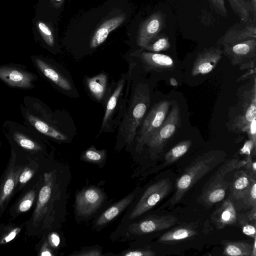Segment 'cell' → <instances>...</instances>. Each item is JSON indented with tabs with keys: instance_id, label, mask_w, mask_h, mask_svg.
I'll use <instances>...</instances> for the list:
<instances>
[{
	"instance_id": "obj_1",
	"label": "cell",
	"mask_w": 256,
	"mask_h": 256,
	"mask_svg": "<svg viewBox=\"0 0 256 256\" xmlns=\"http://www.w3.org/2000/svg\"><path fill=\"white\" fill-rule=\"evenodd\" d=\"M42 182L30 218L26 222V234L41 236L56 228L62 197L58 170L42 162Z\"/></svg>"
},
{
	"instance_id": "obj_2",
	"label": "cell",
	"mask_w": 256,
	"mask_h": 256,
	"mask_svg": "<svg viewBox=\"0 0 256 256\" xmlns=\"http://www.w3.org/2000/svg\"><path fill=\"white\" fill-rule=\"evenodd\" d=\"M2 131L10 146L23 156L42 161L46 153V148L40 134L26 125L12 120L5 121Z\"/></svg>"
},
{
	"instance_id": "obj_3",
	"label": "cell",
	"mask_w": 256,
	"mask_h": 256,
	"mask_svg": "<svg viewBox=\"0 0 256 256\" xmlns=\"http://www.w3.org/2000/svg\"><path fill=\"white\" fill-rule=\"evenodd\" d=\"M226 156L222 150H212L198 156L177 180L176 192L170 199L172 206L178 203L199 180L223 162Z\"/></svg>"
},
{
	"instance_id": "obj_4",
	"label": "cell",
	"mask_w": 256,
	"mask_h": 256,
	"mask_svg": "<svg viewBox=\"0 0 256 256\" xmlns=\"http://www.w3.org/2000/svg\"><path fill=\"white\" fill-rule=\"evenodd\" d=\"M150 96L148 86L140 84L136 88L128 110L120 127V132L125 142L131 144L136 130L148 108Z\"/></svg>"
},
{
	"instance_id": "obj_5",
	"label": "cell",
	"mask_w": 256,
	"mask_h": 256,
	"mask_svg": "<svg viewBox=\"0 0 256 256\" xmlns=\"http://www.w3.org/2000/svg\"><path fill=\"white\" fill-rule=\"evenodd\" d=\"M10 146V154L0 178V218L16 194L17 179L26 158Z\"/></svg>"
},
{
	"instance_id": "obj_6",
	"label": "cell",
	"mask_w": 256,
	"mask_h": 256,
	"mask_svg": "<svg viewBox=\"0 0 256 256\" xmlns=\"http://www.w3.org/2000/svg\"><path fill=\"white\" fill-rule=\"evenodd\" d=\"M181 124L179 106L174 102L168 114L160 126L150 136L145 145L152 158H156L161 154L166 144L174 134Z\"/></svg>"
},
{
	"instance_id": "obj_7",
	"label": "cell",
	"mask_w": 256,
	"mask_h": 256,
	"mask_svg": "<svg viewBox=\"0 0 256 256\" xmlns=\"http://www.w3.org/2000/svg\"><path fill=\"white\" fill-rule=\"evenodd\" d=\"M172 183L168 178H162L149 186L128 216L134 220L154 208L170 193Z\"/></svg>"
},
{
	"instance_id": "obj_8",
	"label": "cell",
	"mask_w": 256,
	"mask_h": 256,
	"mask_svg": "<svg viewBox=\"0 0 256 256\" xmlns=\"http://www.w3.org/2000/svg\"><path fill=\"white\" fill-rule=\"evenodd\" d=\"M222 54L233 66L240 70L254 66L256 61V38H250L235 44L224 46Z\"/></svg>"
},
{
	"instance_id": "obj_9",
	"label": "cell",
	"mask_w": 256,
	"mask_h": 256,
	"mask_svg": "<svg viewBox=\"0 0 256 256\" xmlns=\"http://www.w3.org/2000/svg\"><path fill=\"white\" fill-rule=\"evenodd\" d=\"M171 102L162 100L155 104L144 118L136 140L140 146L146 144L150 136L160 126L164 120Z\"/></svg>"
},
{
	"instance_id": "obj_10",
	"label": "cell",
	"mask_w": 256,
	"mask_h": 256,
	"mask_svg": "<svg viewBox=\"0 0 256 256\" xmlns=\"http://www.w3.org/2000/svg\"><path fill=\"white\" fill-rule=\"evenodd\" d=\"M42 182L41 164L38 174L24 188L20 196L10 208L8 214L11 220L28 212L35 204Z\"/></svg>"
},
{
	"instance_id": "obj_11",
	"label": "cell",
	"mask_w": 256,
	"mask_h": 256,
	"mask_svg": "<svg viewBox=\"0 0 256 256\" xmlns=\"http://www.w3.org/2000/svg\"><path fill=\"white\" fill-rule=\"evenodd\" d=\"M38 76L20 65L8 64L0 66V79L12 88L32 89Z\"/></svg>"
},
{
	"instance_id": "obj_12",
	"label": "cell",
	"mask_w": 256,
	"mask_h": 256,
	"mask_svg": "<svg viewBox=\"0 0 256 256\" xmlns=\"http://www.w3.org/2000/svg\"><path fill=\"white\" fill-rule=\"evenodd\" d=\"M240 112L232 121V130L236 132H246L251 122L256 116V84L254 78L252 87L242 95Z\"/></svg>"
},
{
	"instance_id": "obj_13",
	"label": "cell",
	"mask_w": 256,
	"mask_h": 256,
	"mask_svg": "<svg viewBox=\"0 0 256 256\" xmlns=\"http://www.w3.org/2000/svg\"><path fill=\"white\" fill-rule=\"evenodd\" d=\"M177 222V218L172 215L152 216L130 224L128 233L134 236L146 234L168 229Z\"/></svg>"
},
{
	"instance_id": "obj_14",
	"label": "cell",
	"mask_w": 256,
	"mask_h": 256,
	"mask_svg": "<svg viewBox=\"0 0 256 256\" xmlns=\"http://www.w3.org/2000/svg\"><path fill=\"white\" fill-rule=\"evenodd\" d=\"M104 192L98 188L92 186L80 192L76 198V210L78 215L86 216L94 214L104 200Z\"/></svg>"
},
{
	"instance_id": "obj_15",
	"label": "cell",
	"mask_w": 256,
	"mask_h": 256,
	"mask_svg": "<svg viewBox=\"0 0 256 256\" xmlns=\"http://www.w3.org/2000/svg\"><path fill=\"white\" fill-rule=\"evenodd\" d=\"M256 21L252 18L246 22H242L241 23L236 24L218 39L217 44L224 46L256 38Z\"/></svg>"
},
{
	"instance_id": "obj_16",
	"label": "cell",
	"mask_w": 256,
	"mask_h": 256,
	"mask_svg": "<svg viewBox=\"0 0 256 256\" xmlns=\"http://www.w3.org/2000/svg\"><path fill=\"white\" fill-rule=\"evenodd\" d=\"M165 15L158 11L151 15L142 24L138 35V44L142 48L157 36L166 26Z\"/></svg>"
},
{
	"instance_id": "obj_17",
	"label": "cell",
	"mask_w": 256,
	"mask_h": 256,
	"mask_svg": "<svg viewBox=\"0 0 256 256\" xmlns=\"http://www.w3.org/2000/svg\"><path fill=\"white\" fill-rule=\"evenodd\" d=\"M20 112L24 119V124L33 130L40 135L59 140H67V137L55 126L49 124L29 112L25 106L21 104Z\"/></svg>"
},
{
	"instance_id": "obj_18",
	"label": "cell",
	"mask_w": 256,
	"mask_h": 256,
	"mask_svg": "<svg viewBox=\"0 0 256 256\" xmlns=\"http://www.w3.org/2000/svg\"><path fill=\"white\" fill-rule=\"evenodd\" d=\"M222 50L218 47L205 48L196 56L192 69L193 76L210 72L222 58Z\"/></svg>"
},
{
	"instance_id": "obj_19",
	"label": "cell",
	"mask_w": 256,
	"mask_h": 256,
	"mask_svg": "<svg viewBox=\"0 0 256 256\" xmlns=\"http://www.w3.org/2000/svg\"><path fill=\"white\" fill-rule=\"evenodd\" d=\"M139 56L146 70L158 72L172 71L175 67L173 59L166 54L142 52Z\"/></svg>"
},
{
	"instance_id": "obj_20",
	"label": "cell",
	"mask_w": 256,
	"mask_h": 256,
	"mask_svg": "<svg viewBox=\"0 0 256 256\" xmlns=\"http://www.w3.org/2000/svg\"><path fill=\"white\" fill-rule=\"evenodd\" d=\"M31 60L38 71L44 77L63 90H70L72 89L71 84L68 80L44 58L32 56Z\"/></svg>"
},
{
	"instance_id": "obj_21",
	"label": "cell",
	"mask_w": 256,
	"mask_h": 256,
	"mask_svg": "<svg viewBox=\"0 0 256 256\" xmlns=\"http://www.w3.org/2000/svg\"><path fill=\"white\" fill-rule=\"evenodd\" d=\"M212 222L218 230L232 225L238 220L234 202L230 197L210 216Z\"/></svg>"
},
{
	"instance_id": "obj_22",
	"label": "cell",
	"mask_w": 256,
	"mask_h": 256,
	"mask_svg": "<svg viewBox=\"0 0 256 256\" xmlns=\"http://www.w3.org/2000/svg\"><path fill=\"white\" fill-rule=\"evenodd\" d=\"M256 174L246 169L236 172L233 180L229 184L231 196L240 200L252 182L256 180Z\"/></svg>"
},
{
	"instance_id": "obj_23",
	"label": "cell",
	"mask_w": 256,
	"mask_h": 256,
	"mask_svg": "<svg viewBox=\"0 0 256 256\" xmlns=\"http://www.w3.org/2000/svg\"><path fill=\"white\" fill-rule=\"evenodd\" d=\"M229 183L224 178L209 182V185L200 195L204 204L212 206L224 198Z\"/></svg>"
},
{
	"instance_id": "obj_24",
	"label": "cell",
	"mask_w": 256,
	"mask_h": 256,
	"mask_svg": "<svg viewBox=\"0 0 256 256\" xmlns=\"http://www.w3.org/2000/svg\"><path fill=\"white\" fill-rule=\"evenodd\" d=\"M136 196V192H132L111 206L97 218L96 226H102L110 222L132 202Z\"/></svg>"
},
{
	"instance_id": "obj_25",
	"label": "cell",
	"mask_w": 256,
	"mask_h": 256,
	"mask_svg": "<svg viewBox=\"0 0 256 256\" xmlns=\"http://www.w3.org/2000/svg\"><path fill=\"white\" fill-rule=\"evenodd\" d=\"M43 160L38 161L34 159L26 158L18 177L16 194L20 192L38 174Z\"/></svg>"
},
{
	"instance_id": "obj_26",
	"label": "cell",
	"mask_w": 256,
	"mask_h": 256,
	"mask_svg": "<svg viewBox=\"0 0 256 256\" xmlns=\"http://www.w3.org/2000/svg\"><path fill=\"white\" fill-rule=\"evenodd\" d=\"M124 20V16H120L105 21L94 34L90 42V47L95 48L102 44L109 34L120 26Z\"/></svg>"
},
{
	"instance_id": "obj_27",
	"label": "cell",
	"mask_w": 256,
	"mask_h": 256,
	"mask_svg": "<svg viewBox=\"0 0 256 256\" xmlns=\"http://www.w3.org/2000/svg\"><path fill=\"white\" fill-rule=\"evenodd\" d=\"M198 234L196 226L192 225L181 226L164 234L158 239L162 244H171L186 240Z\"/></svg>"
},
{
	"instance_id": "obj_28",
	"label": "cell",
	"mask_w": 256,
	"mask_h": 256,
	"mask_svg": "<svg viewBox=\"0 0 256 256\" xmlns=\"http://www.w3.org/2000/svg\"><path fill=\"white\" fill-rule=\"evenodd\" d=\"M192 144L190 140H182L172 148L165 155L164 161L158 168L160 170L178 160L189 150Z\"/></svg>"
},
{
	"instance_id": "obj_29",
	"label": "cell",
	"mask_w": 256,
	"mask_h": 256,
	"mask_svg": "<svg viewBox=\"0 0 256 256\" xmlns=\"http://www.w3.org/2000/svg\"><path fill=\"white\" fill-rule=\"evenodd\" d=\"M26 222L20 224L12 222L0 224V246L16 239L26 226Z\"/></svg>"
},
{
	"instance_id": "obj_30",
	"label": "cell",
	"mask_w": 256,
	"mask_h": 256,
	"mask_svg": "<svg viewBox=\"0 0 256 256\" xmlns=\"http://www.w3.org/2000/svg\"><path fill=\"white\" fill-rule=\"evenodd\" d=\"M252 246L246 242H226L222 254L227 256H252Z\"/></svg>"
},
{
	"instance_id": "obj_31",
	"label": "cell",
	"mask_w": 256,
	"mask_h": 256,
	"mask_svg": "<svg viewBox=\"0 0 256 256\" xmlns=\"http://www.w3.org/2000/svg\"><path fill=\"white\" fill-rule=\"evenodd\" d=\"M33 30L36 37L40 39L49 47L54 44V36L50 28L42 20L34 18L32 20Z\"/></svg>"
},
{
	"instance_id": "obj_32",
	"label": "cell",
	"mask_w": 256,
	"mask_h": 256,
	"mask_svg": "<svg viewBox=\"0 0 256 256\" xmlns=\"http://www.w3.org/2000/svg\"><path fill=\"white\" fill-rule=\"evenodd\" d=\"M106 84L107 76L104 74H100L87 79V84L90 93L98 100L104 96Z\"/></svg>"
},
{
	"instance_id": "obj_33",
	"label": "cell",
	"mask_w": 256,
	"mask_h": 256,
	"mask_svg": "<svg viewBox=\"0 0 256 256\" xmlns=\"http://www.w3.org/2000/svg\"><path fill=\"white\" fill-rule=\"evenodd\" d=\"M234 14L242 22H248L252 14L251 4L245 0H228Z\"/></svg>"
},
{
	"instance_id": "obj_34",
	"label": "cell",
	"mask_w": 256,
	"mask_h": 256,
	"mask_svg": "<svg viewBox=\"0 0 256 256\" xmlns=\"http://www.w3.org/2000/svg\"><path fill=\"white\" fill-rule=\"evenodd\" d=\"M246 163V160L238 161L236 158L228 160L220 166L212 176L210 178V181L223 178L228 172L244 166Z\"/></svg>"
},
{
	"instance_id": "obj_35",
	"label": "cell",
	"mask_w": 256,
	"mask_h": 256,
	"mask_svg": "<svg viewBox=\"0 0 256 256\" xmlns=\"http://www.w3.org/2000/svg\"><path fill=\"white\" fill-rule=\"evenodd\" d=\"M124 82V79H122L119 82L114 91L109 98L106 105L101 130L106 126L108 121L110 118L115 108L119 96L122 90Z\"/></svg>"
},
{
	"instance_id": "obj_36",
	"label": "cell",
	"mask_w": 256,
	"mask_h": 256,
	"mask_svg": "<svg viewBox=\"0 0 256 256\" xmlns=\"http://www.w3.org/2000/svg\"><path fill=\"white\" fill-rule=\"evenodd\" d=\"M169 38L165 34H159L152 39L144 49L152 52L166 50L170 48Z\"/></svg>"
},
{
	"instance_id": "obj_37",
	"label": "cell",
	"mask_w": 256,
	"mask_h": 256,
	"mask_svg": "<svg viewBox=\"0 0 256 256\" xmlns=\"http://www.w3.org/2000/svg\"><path fill=\"white\" fill-rule=\"evenodd\" d=\"M106 150H98L92 146L82 153L81 159L86 162L98 164L102 162L106 159Z\"/></svg>"
},
{
	"instance_id": "obj_38",
	"label": "cell",
	"mask_w": 256,
	"mask_h": 256,
	"mask_svg": "<svg viewBox=\"0 0 256 256\" xmlns=\"http://www.w3.org/2000/svg\"><path fill=\"white\" fill-rule=\"evenodd\" d=\"M240 200L247 208H252L256 206V180L252 182Z\"/></svg>"
},
{
	"instance_id": "obj_39",
	"label": "cell",
	"mask_w": 256,
	"mask_h": 256,
	"mask_svg": "<svg viewBox=\"0 0 256 256\" xmlns=\"http://www.w3.org/2000/svg\"><path fill=\"white\" fill-rule=\"evenodd\" d=\"M40 240L36 245L37 255L38 256H54V254L48 242L46 236L43 234Z\"/></svg>"
},
{
	"instance_id": "obj_40",
	"label": "cell",
	"mask_w": 256,
	"mask_h": 256,
	"mask_svg": "<svg viewBox=\"0 0 256 256\" xmlns=\"http://www.w3.org/2000/svg\"><path fill=\"white\" fill-rule=\"evenodd\" d=\"M212 9L218 15L226 18L227 10L224 0H208Z\"/></svg>"
},
{
	"instance_id": "obj_41",
	"label": "cell",
	"mask_w": 256,
	"mask_h": 256,
	"mask_svg": "<svg viewBox=\"0 0 256 256\" xmlns=\"http://www.w3.org/2000/svg\"><path fill=\"white\" fill-rule=\"evenodd\" d=\"M239 222L242 226V232L244 234L252 238L256 237L255 225L250 224L249 221L246 220L244 216H242Z\"/></svg>"
},
{
	"instance_id": "obj_42",
	"label": "cell",
	"mask_w": 256,
	"mask_h": 256,
	"mask_svg": "<svg viewBox=\"0 0 256 256\" xmlns=\"http://www.w3.org/2000/svg\"><path fill=\"white\" fill-rule=\"evenodd\" d=\"M45 234L51 248L53 250L58 248L60 240L58 234L54 231L51 230Z\"/></svg>"
},
{
	"instance_id": "obj_43",
	"label": "cell",
	"mask_w": 256,
	"mask_h": 256,
	"mask_svg": "<svg viewBox=\"0 0 256 256\" xmlns=\"http://www.w3.org/2000/svg\"><path fill=\"white\" fill-rule=\"evenodd\" d=\"M122 254L124 256H154L156 252L150 250L136 249L128 250Z\"/></svg>"
},
{
	"instance_id": "obj_44",
	"label": "cell",
	"mask_w": 256,
	"mask_h": 256,
	"mask_svg": "<svg viewBox=\"0 0 256 256\" xmlns=\"http://www.w3.org/2000/svg\"><path fill=\"white\" fill-rule=\"evenodd\" d=\"M72 255L78 256H100L102 255V254L100 249L92 248L82 250L77 254H74Z\"/></svg>"
},
{
	"instance_id": "obj_45",
	"label": "cell",
	"mask_w": 256,
	"mask_h": 256,
	"mask_svg": "<svg viewBox=\"0 0 256 256\" xmlns=\"http://www.w3.org/2000/svg\"><path fill=\"white\" fill-rule=\"evenodd\" d=\"M256 119H254L250 124L248 128L246 131L248 132L250 140L252 142L255 148L256 144Z\"/></svg>"
},
{
	"instance_id": "obj_46",
	"label": "cell",
	"mask_w": 256,
	"mask_h": 256,
	"mask_svg": "<svg viewBox=\"0 0 256 256\" xmlns=\"http://www.w3.org/2000/svg\"><path fill=\"white\" fill-rule=\"evenodd\" d=\"M252 210L244 216L248 221H256V206L252 208Z\"/></svg>"
},
{
	"instance_id": "obj_47",
	"label": "cell",
	"mask_w": 256,
	"mask_h": 256,
	"mask_svg": "<svg viewBox=\"0 0 256 256\" xmlns=\"http://www.w3.org/2000/svg\"><path fill=\"white\" fill-rule=\"evenodd\" d=\"M251 4L252 14V16L254 20H256V0H250Z\"/></svg>"
},
{
	"instance_id": "obj_48",
	"label": "cell",
	"mask_w": 256,
	"mask_h": 256,
	"mask_svg": "<svg viewBox=\"0 0 256 256\" xmlns=\"http://www.w3.org/2000/svg\"><path fill=\"white\" fill-rule=\"evenodd\" d=\"M254 238V244L252 246V256H256V237Z\"/></svg>"
},
{
	"instance_id": "obj_49",
	"label": "cell",
	"mask_w": 256,
	"mask_h": 256,
	"mask_svg": "<svg viewBox=\"0 0 256 256\" xmlns=\"http://www.w3.org/2000/svg\"><path fill=\"white\" fill-rule=\"evenodd\" d=\"M170 84L172 86H177L178 85V83L176 80L174 78H170Z\"/></svg>"
},
{
	"instance_id": "obj_50",
	"label": "cell",
	"mask_w": 256,
	"mask_h": 256,
	"mask_svg": "<svg viewBox=\"0 0 256 256\" xmlns=\"http://www.w3.org/2000/svg\"><path fill=\"white\" fill-rule=\"evenodd\" d=\"M0 146H1V142H0Z\"/></svg>"
}]
</instances>
